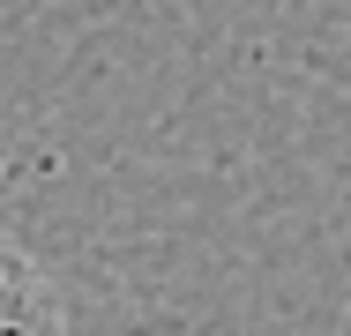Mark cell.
I'll use <instances>...</instances> for the list:
<instances>
[{"instance_id":"obj_1","label":"cell","mask_w":351,"mask_h":336,"mask_svg":"<svg viewBox=\"0 0 351 336\" xmlns=\"http://www.w3.org/2000/svg\"><path fill=\"white\" fill-rule=\"evenodd\" d=\"M0 336H68V307L53 276L0 232Z\"/></svg>"}]
</instances>
